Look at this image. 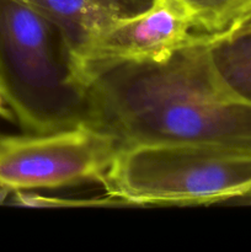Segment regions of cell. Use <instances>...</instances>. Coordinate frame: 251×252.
<instances>
[{
	"mask_svg": "<svg viewBox=\"0 0 251 252\" xmlns=\"http://www.w3.org/2000/svg\"><path fill=\"white\" fill-rule=\"evenodd\" d=\"M121 148L115 137L88 123L0 134V189L12 193L101 184Z\"/></svg>",
	"mask_w": 251,
	"mask_h": 252,
	"instance_id": "4",
	"label": "cell"
},
{
	"mask_svg": "<svg viewBox=\"0 0 251 252\" xmlns=\"http://www.w3.org/2000/svg\"><path fill=\"white\" fill-rule=\"evenodd\" d=\"M10 194H11V192L6 191V189H0V204H1V203H4V202H6L7 197H9Z\"/></svg>",
	"mask_w": 251,
	"mask_h": 252,
	"instance_id": "12",
	"label": "cell"
},
{
	"mask_svg": "<svg viewBox=\"0 0 251 252\" xmlns=\"http://www.w3.org/2000/svg\"><path fill=\"white\" fill-rule=\"evenodd\" d=\"M230 204H236V206H251V193L230 202Z\"/></svg>",
	"mask_w": 251,
	"mask_h": 252,
	"instance_id": "11",
	"label": "cell"
},
{
	"mask_svg": "<svg viewBox=\"0 0 251 252\" xmlns=\"http://www.w3.org/2000/svg\"><path fill=\"white\" fill-rule=\"evenodd\" d=\"M0 116H1V117H4V118H6V120L12 121L11 112H10L9 108H7L6 103H5L4 96H2L1 90H0Z\"/></svg>",
	"mask_w": 251,
	"mask_h": 252,
	"instance_id": "10",
	"label": "cell"
},
{
	"mask_svg": "<svg viewBox=\"0 0 251 252\" xmlns=\"http://www.w3.org/2000/svg\"><path fill=\"white\" fill-rule=\"evenodd\" d=\"M225 32H251V6Z\"/></svg>",
	"mask_w": 251,
	"mask_h": 252,
	"instance_id": "9",
	"label": "cell"
},
{
	"mask_svg": "<svg viewBox=\"0 0 251 252\" xmlns=\"http://www.w3.org/2000/svg\"><path fill=\"white\" fill-rule=\"evenodd\" d=\"M196 32L218 34L230 29L251 6V0H179Z\"/></svg>",
	"mask_w": 251,
	"mask_h": 252,
	"instance_id": "8",
	"label": "cell"
},
{
	"mask_svg": "<svg viewBox=\"0 0 251 252\" xmlns=\"http://www.w3.org/2000/svg\"><path fill=\"white\" fill-rule=\"evenodd\" d=\"M209 34L161 63L126 64L86 89V122L121 147L148 142L209 143L251 154V105L217 79Z\"/></svg>",
	"mask_w": 251,
	"mask_h": 252,
	"instance_id": "1",
	"label": "cell"
},
{
	"mask_svg": "<svg viewBox=\"0 0 251 252\" xmlns=\"http://www.w3.org/2000/svg\"><path fill=\"white\" fill-rule=\"evenodd\" d=\"M209 58L224 90L251 105V32L209 34Z\"/></svg>",
	"mask_w": 251,
	"mask_h": 252,
	"instance_id": "7",
	"label": "cell"
},
{
	"mask_svg": "<svg viewBox=\"0 0 251 252\" xmlns=\"http://www.w3.org/2000/svg\"><path fill=\"white\" fill-rule=\"evenodd\" d=\"M0 90L24 133L86 122V90L57 25L20 0H0Z\"/></svg>",
	"mask_w": 251,
	"mask_h": 252,
	"instance_id": "2",
	"label": "cell"
},
{
	"mask_svg": "<svg viewBox=\"0 0 251 252\" xmlns=\"http://www.w3.org/2000/svg\"><path fill=\"white\" fill-rule=\"evenodd\" d=\"M100 185L126 206L230 203L251 193V154L209 143L126 145Z\"/></svg>",
	"mask_w": 251,
	"mask_h": 252,
	"instance_id": "3",
	"label": "cell"
},
{
	"mask_svg": "<svg viewBox=\"0 0 251 252\" xmlns=\"http://www.w3.org/2000/svg\"><path fill=\"white\" fill-rule=\"evenodd\" d=\"M203 34L179 0H152L140 11L108 22L73 52L74 76L86 90L111 69L161 63Z\"/></svg>",
	"mask_w": 251,
	"mask_h": 252,
	"instance_id": "5",
	"label": "cell"
},
{
	"mask_svg": "<svg viewBox=\"0 0 251 252\" xmlns=\"http://www.w3.org/2000/svg\"><path fill=\"white\" fill-rule=\"evenodd\" d=\"M53 22L73 52L112 20L140 11L152 0H20Z\"/></svg>",
	"mask_w": 251,
	"mask_h": 252,
	"instance_id": "6",
	"label": "cell"
}]
</instances>
